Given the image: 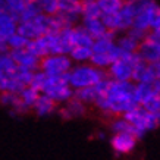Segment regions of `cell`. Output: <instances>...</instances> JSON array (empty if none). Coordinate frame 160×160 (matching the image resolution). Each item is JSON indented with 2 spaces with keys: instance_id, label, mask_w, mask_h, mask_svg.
<instances>
[{
  "instance_id": "obj_1",
  "label": "cell",
  "mask_w": 160,
  "mask_h": 160,
  "mask_svg": "<svg viewBox=\"0 0 160 160\" xmlns=\"http://www.w3.org/2000/svg\"><path fill=\"white\" fill-rule=\"evenodd\" d=\"M94 104L98 110L109 116H119L137 106L135 82L132 81H109L106 91L96 98Z\"/></svg>"
},
{
  "instance_id": "obj_2",
  "label": "cell",
  "mask_w": 160,
  "mask_h": 160,
  "mask_svg": "<svg viewBox=\"0 0 160 160\" xmlns=\"http://www.w3.org/2000/svg\"><path fill=\"white\" fill-rule=\"evenodd\" d=\"M113 34L107 31L104 35L92 40L91 44V59L90 62L100 69H107L113 60L121 56V50L118 47L116 41L113 40Z\"/></svg>"
},
{
  "instance_id": "obj_3",
  "label": "cell",
  "mask_w": 160,
  "mask_h": 160,
  "mask_svg": "<svg viewBox=\"0 0 160 160\" xmlns=\"http://www.w3.org/2000/svg\"><path fill=\"white\" fill-rule=\"evenodd\" d=\"M122 116L131 125L132 132L137 138H141L146 132L153 131L154 128L160 125V112L153 113V112H148L140 104H137L128 112H125Z\"/></svg>"
},
{
  "instance_id": "obj_4",
  "label": "cell",
  "mask_w": 160,
  "mask_h": 160,
  "mask_svg": "<svg viewBox=\"0 0 160 160\" xmlns=\"http://www.w3.org/2000/svg\"><path fill=\"white\" fill-rule=\"evenodd\" d=\"M68 84L73 90L84 87H92L102 79L106 78L104 69H100L94 66L92 63H78L77 66H72L66 73Z\"/></svg>"
},
{
  "instance_id": "obj_5",
  "label": "cell",
  "mask_w": 160,
  "mask_h": 160,
  "mask_svg": "<svg viewBox=\"0 0 160 160\" xmlns=\"http://www.w3.org/2000/svg\"><path fill=\"white\" fill-rule=\"evenodd\" d=\"M40 92H43L44 96L50 97L54 103H66L69 98H72L73 88L68 84L66 75H59V77L46 75Z\"/></svg>"
},
{
  "instance_id": "obj_6",
  "label": "cell",
  "mask_w": 160,
  "mask_h": 160,
  "mask_svg": "<svg viewBox=\"0 0 160 160\" xmlns=\"http://www.w3.org/2000/svg\"><path fill=\"white\" fill-rule=\"evenodd\" d=\"M16 31L28 40L38 38V37H43V35H46L50 31H54L53 18H52V15L38 13L32 19L18 22Z\"/></svg>"
},
{
  "instance_id": "obj_7",
  "label": "cell",
  "mask_w": 160,
  "mask_h": 160,
  "mask_svg": "<svg viewBox=\"0 0 160 160\" xmlns=\"http://www.w3.org/2000/svg\"><path fill=\"white\" fill-rule=\"evenodd\" d=\"M140 60L137 53H121V56L109 65V75L113 81H132V71Z\"/></svg>"
},
{
  "instance_id": "obj_8",
  "label": "cell",
  "mask_w": 160,
  "mask_h": 160,
  "mask_svg": "<svg viewBox=\"0 0 160 160\" xmlns=\"http://www.w3.org/2000/svg\"><path fill=\"white\" fill-rule=\"evenodd\" d=\"M134 16H135V13L131 9V6L128 5L126 2H123L122 8L118 12L110 15H104V16H102V19L104 22V25H106L107 31L118 32V31H128L131 28Z\"/></svg>"
},
{
  "instance_id": "obj_9",
  "label": "cell",
  "mask_w": 160,
  "mask_h": 160,
  "mask_svg": "<svg viewBox=\"0 0 160 160\" xmlns=\"http://www.w3.org/2000/svg\"><path fill=\"white\" fill-rule=\"evenodd\" d=\"M72 68V60L68 54H47L40 59L38 69L49 77L66 75Z\"/></svg>"
},
{
  "instance_id": "obj_10",
  "label": "cell",
  "mask_w": 160,
  "mask_h": 160,
  "mask_svg": "<svg viewBox=\"0 0 160 160\" xmlns=\"http://www.w3.org/2000/svg\"><path fill=\"white\" fill-rule=\"evenodd\" d=\"M71 29L72 27H65L58 31H50L44 35L49 47V54H68L72 49L71 40Z\"/></svg>"
},
{
  "instance_id": "obj_11",
  "label": "cell",
  "mask_w": 160,
  "mask_h": 160,
  "mask_svg": "<svg viewBox=\"0 0 160 160\" xmlns=\"http://www.w3.org/2000/svg\"><path fill=\"white\" fill-rule=\"evenodd\" d=\"M137 54L141 60H144L147 63L160 60V37H156L154 34L146 35L140 41Z\"/></svg>"
},
{
  "instance_id": "obj_12",
  "label": "cell",
  "mask_w": 160,
  "mask_h": 160,
  "mask_svg": "<svg viewBox=\"0 0 160 160\" xmlns=\"http://www.w3.org/2000/svg\"><path fill=\"white\" fill-rule=\"evenodd\" d=\"M137 138L132 132H115L110 140L112 148L115 150V153L119 156L122 154H129L134 151L137 146Z\"/></svg>"
},
{
  "instance_id": "obj_13",
  "label": "cell",
  "mask_w": 160,
  "mask_h": 160,
  "mask_svg": "<svg viewBox=\"0 0 160 160\" xmlns=\"http://www.w3.org/2000/svg\"><path fill=\"white\" fill-rule=\"evenodd\" d=\"M82 2L84 0H58L56 13L62 15L63 18H66L73 25L82 13Z\"/></svg>"
},
{
  "instance_id": "obj_14",
  "label": "cell",
  "mask_w": 160,
  "mask_h": 160,
  "mask_svg": "<svg viewBox=\"0 0 160 160\" xmlns=\"http://www.w3.org/2000/svg\"><path fill=\"white\" fill-rule=\"evenodd\" d=\"M10 56L13 59V62L16 63V66H19V68H27V69H31V71H37L40 66V58H37L35 54H32L27 49L12 50Z\"/></svg>"
},
{
  "instance_id": "obj_15",
  "label": "cell",
  "mask_w": 160,
  "mask_h": 160,
  "mask_svg": "<svg viewBox=\"0 0 160 160\" xmlns=\"http://www.w3.org/2000/svg\"><path fill=\"white\" fill-rule=\"evenodd\" d=\"M16 28H18V19L13 15L9 13L8 10L0 13V46L8 49L6 40L9 38L13 32H16Z\"/></svg>"
},
{
  "instance_id": "obj_16",
  "label": "cell",
  "mask_w": 160,
  "mask_h": 160,
  "mask_svg": "<svg viewBox=\"0 0 160 160\" xmlns=\"http://www.w3.org/2000/svg\"><path fill=\"white\" fill-rule=\"evenodd\" d=\"M0 104H3L5 107H9L12 113H15V115H22L25 112H28V109L21 102L18 92L2 91L0 92Z\"/></svg>"
},
{
  "instance_id": "obj_17",
  "label": "cell",
  "mask_w": 160,
  "mask_h": 160,
  "mask_svg": "<svg viewBox=\"0 0 160 160\" xmlns=\"http://www.w3.org/2000/svg\"><path fill=\"white\" fill-rule=\"evenodd\" d=\"M16 69V63L8 52H2L0 53V91H3V84L8 78L15 72Z\"/></svg>"
},
{
  "instance_id": "obj_18",
  "label": "cell",
  "mask_w": 160,
  "mask_h": 160,
  "mask_svg": "<svg viewBox=\"0 0 160 160\" xmlns=\"http://www.w3.org/2000/svg\"><path fill=\"white\" fill-rule=\"evenodd\" d=\"M88 34L94 38H98L107 32V28L102 18H82V25H81Z\"/></svg>"
},
{
  "instance_id": "obj_19",
  "label": "cell",
  "mask_w": 160,
  "mask_h": 160,
  "mask_svg": "<svg viewBox=\"0 0 160 160\" xmlns=\"http://www.w3.org/2000/svg\"><path fill=\"white\" fill-rule=\"evenodd\" d=\"M84 113H85V104L77 100L75 97L69 98L66 102V106L60 109V116L63 119H72V118L82 116Z\"/></svg>"
},
{
  "instance_id": "obj_20",
  "label": "cell",
  "mask_w": 160,
  "mask_h": 160,
  "mask_svg": "<svg viewBox=\"0 0 160 160\" xmlns=\"http://www.w3.org/2000/svg\"><path fill=\"white\" fill-rule=\"evenodd\" d=\"M32 109H34V112L38 116H49V115H52V113L56 110V103L50 97H47V96L40 94V97L37 98V102L34 103Z\"/></svg>"
},
{
  "instance_id": "obj_21",
  "label": "cell",
  "mask_w": 160,
  "mask_h": 160,
  "mask_svg": "<svg viewBox=\"0 0 160 160\" xmlns=\"http://www.w3.org/2000/svg\"><path fill=\"white\" fill-rule=\"evenodd\" d=\"M140 41L141 40L138 37H135L134 34H131L128 31V34L122 35L121 38L118 40V47L121 50L122 53H137V49L140 46Z\"/></svg>"
},
{
  "instance_id": "obj_22",
  "label": "cell",
  "mask_w": 160,
  "mask_h": 160,
  "mask_svg": "<svg viewBox=\"0 0 160 160\" xmlns=\"http://www.w3.org/2000/svg\"><path fill=\"white\" fill-rule=\"evenodd\" d=\"M27 50H29L32 54H35L37 58H44L49 54V47H47V41H46V37H38V38L34 40H28V44H27Z\"/></svg>"
},
{
  "instance_id": "obj_23",
  "label": "cell",
  "mask_w": 160,
  "mask_h": 160,
  "mask_svg": "<svg viewBox=\"0 0 160 160\" xmlns=\"http://www.w3.org/2000/svg\"><path fill=\"white\" fill-rule=\"evenodd\" d=\"M71 40H72V46H88V47H91L92 44V37L82 27H72Z\"/></svg>"
},
{
  "instance_id": "obj_24",
  "label": "cell",
  "mask_w": 160,
  "mask_h": 160,
  "mask_svg": "<svg viewBox=\"0 0 160 160\" xmlns=\"http://www.w3.org/2000/svg\"><path fill=\"white\" fill-rule=\"evenodd\" d=\"M68 56L71 58L72 62L87 63L91 59V47H88V46H72Z\"/></svg>"
},
{
  "instance_id": "obj_25",
  "label": "cell",
  "mask_w": 160,
  "mask_h": 160,
  "mask_svg": "<svg viewBox=\"0 0 160 160\" xmlns=\"http://www.w3.org/2000/svg\"><path fill=\"white\" fill-rule=\"evenodd\" d=\"M40 94H41V92H40L38 90H35L34 87H31V85H27V87H24L19 92H18V96H19L22 104H24L28 110L32 109L34 103L37 102V98L40 97Z\"/></svg>"
},
{
  "instance_id": "obj_26",
  "label": "cell",
  "mask_w": 160,
  "mask_h": 160,
  "mask_svg": "<svg viewBox=\"0 0 160 160\" xmlns=\"http://www.w3.org/2000/svg\"><path fill=\"white\" fill-rule=\"evenodd\" d=\"M77 100L82 102L84 104H90V103H94L96 98H97V91H96V87H84V88H78L73 91V96Z\"/></svg>"
},
{
  "instance_id": "obj_27",
  "label": "cell",
  "mask_w": 160,
  "mask_h": 160,
  "mask_svg": "<svg viewBox=\"0 0 160 160\" xmlns=\"http://www.w3.org/2000/svg\"><path fill=\"white\" fill-rule=\"evenodd\" d=\"M123 2H125V0H97L98 8L102 10V16L118 12V10L122 8Z\"/></svg>"
},
{
  "instance_id": "obj_28",
  "label": "cell",
  "mask_w": 160,
  "mask_h": 160,
  "mask_svg": "<svg viewBox=\"0 0 160 160\" xmlns=\"http://www.w3.org/2000/svg\"><path fill=\"white\" fill-rule=\"evenodd\" d=\"M82 18H102V10L98 8L97 2L84 0L82 2Z\"/></svg>"
},
{
  "instance_id": "obj_29",
  "label": "cell",
  "mask_w": 160,
  "mask_h": 160,
  "mask_svg": "<svg viewBox=\"0 0 160 160\" xmlns=\"http://www.w3.org/2000/svg\"><path fill=\"white\" fill-rule=\"evenodd\" d=\"M27 44H28V38H25L24 35L19 34L18 31L13 32L9 38L6 40V46H8V49H9L10 52H12V50L25 49V47H27Z\"/></svg>"
},
{
  "instance_id": "obj_30",
  "label": "cell",
  "mask_w": 160,
  "mask_h": 160,
  "mask_svg": "<svg viewBox=\"0 0 160 160\" xmlns=\"http://www.w3.org/2000/svg\"><path fill=\"white\" fill-rule=\"evenodd\" d=\"M38 13H43L40 10L38 5L35 2H28L27 6L24 8V10L21 12V15L18 16V22H22V21H28V19H32L34 16H37Z\"/></svg>"
},
{
  "instance_id": "obj_31",
  "label": "cell",
  "mask_w": 160,
  "mask_h": 160,
  "mask_svg": "<svg viewBox=\"0 0 160 160\" xmlns=\"http://www.w3.org/2000/svg\"><path fill=\"white\" fill-rule=\"evenodd\" d=\"M5 2V6L6 9H8V12L9 13H12L18 19V16L21 15V12L24 10V8L27 6V0H3Z\"/></svg>"
},
{
  "instance_id": "obj_32",
  "label": "cell",
  "mask_w": 160,
  "mask_h": 160,
  "mask_svg": "<svg viewBox=\"0 0 160 160\" xmlns=\"http://www.w3.org/2000/svg\"><path fill=\"white\" fill-rule=\"evenodd\" d=\"M110 128H112V131H113V134H115V132H132L131 125L128 123V121H126L123 116H118L116 119H113ZM132 134H134V132H132Z\"/></svg>"
},
{
  "instance_id": "obj_33",
  "label": "cell",
  "mask_w": 160,
  "mask_h": 160,
  "mask_svg": "<svg viewBox=\"0 0 160 160\" xmlns=\"http://www.w3.org/2000/svg\"><path fill=\"white\" fill-rule=\"evenodd\" d=\"M35 3L46 15H54L58 12V0H37Z\"/></svg>"
},
{
  "instance_id": "obj_34",
  "label": "cell",
  "mask_w": 160,
  "mask_h": 160,
  "mask_svg": "<svg viewBox=\"0 0 160 160\" xmlns=\"http://www.w3.org/2000/svg\"><path fill=\"white\" fill-rule=\"evenodd\" d=\"M160 27V6L157 5L156 9L153 10V15H151V21H150V29L154 31L156 28Z\"/></svg>"
},
{
  "instance_id": "obj_35",
  "label": "cell",
  "mask_w": 160,
  "mask_h": 160,
  "mask_svg": "<svg viewBox=\"0 0 160 160\" xmlns=\"http://www.w3.org/2000/svg\"><path fill=\"white\" fill-rule=\"evenodd\" d=\"M148 69H150L151 78H153L154 81H160V60L148 63Z\"/></svg>"
},
{
  "instance_id": "obj_36",
  "label": "cell",
  "mask_w": 160,
  "mask_h": 160,
  "mask_svg": "<svg viewBox=\"0 0 160 160\" xmlns=\"http://www.w3.org/2000/svg\"><path fill=\"white\" fill-rule=\"evenodd\" d=\"M153 34H154L156 37H160V27H159V28H156L154 31H153Z\"/></svg>"
},
{
  "instance_id": "obj_37",
  "label": "cell",
  "mask_w": 160,
  "mask_h": 160,
  "mask_svg": "<svg viewBox=\"0 0 160 160\" xmlns=\"http://www.w3.org/2000/svg\"><path fill=\"white\" fill-rule=\"evenodd\" d=\"M27 2H37V0H27Z\"/></svg>"
},
{
  "instance_id": "obj_38",
  "label": "cell",
  "mask_w": 160,
  "mask_h": 160,
  "mask_svg": "<svg viewBox=\"0 0 160 160\" xmlns=\"http://www.w3.org/2000/svg\"><path fill=\"white\" fill-rule=\"evenodd\" d=\"M91 2H97V0H91Z\"/></svg>"
}]
</instances>
